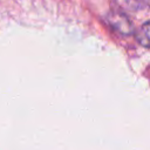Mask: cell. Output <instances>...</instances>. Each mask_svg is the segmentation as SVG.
I'll return each mask as SVG.
<instances>
[{
  "mask_svg": "<svg viewBox=\"0 0 150 150\" xmlns=\"http://www.w3.org/2000/svg\"><path fill=\"white\" fill-rule=\"evenodd\" d=\"M107 20L110 23V26L115 30H117L120 34L130 35L135 32V27H134L132 21L129 19V16L125 13H123L118 9L110 12Z\"/></svg>",
  "mask_w": 150,
  "mask_h": 150,
  "instance_id": "6da1fadb",
  "label": "cell"
},
{
  "mask_svg": "<svg viewBox=\"0 0 150 150\" xmlns=\"http://www.w3.org/2000/svg\"><path fill=\"white\" fill-rule=\"evenodd\" d=\"M118 7V11L125 12H136L145 8V0H114Z\"/></svg>",
  "mask_w": 150,
  "mask_h": 150,
  "instance_id": "7a4b0ae2",
  "label": "cell"
},
{
  "mask_svg": "<svg viewBox=\"0 0 150 150\" xmlns=\"http://www.w3.org/2000/svg\"><path fill=\"white\" fill-rule=\"evenodd\" d=\"M136 40L145 48H150V21L144 22L136 32Z\"/></svg>",
  "mask_w": 150,
  "mask_h": 150,
  "instance_id": "3957f363",
  "label": "cell"
},
{
  "mask_svg": "<svg viewBox=\"0 0 150 150\" xmlns=\"http://www.w3.org/2000/svg\"><path fill=\"white\" fill-rule=\"evenodd\" d=\"M145 6L148 8H150V0H145Z\"/></svg>",
  "mask_w": 150,
  "mask_h": 150,
  "instance_id": "277c9868",
  "label": "cell"
}]
</instances>
